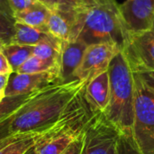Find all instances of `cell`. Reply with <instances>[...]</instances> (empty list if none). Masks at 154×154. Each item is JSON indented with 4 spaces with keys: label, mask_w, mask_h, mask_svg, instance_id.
Wrapping results in <instances>:
<instances>
[{
    "label": "cell",
    "mask_w": 154,
    "mask_h": 154,
    "mask_svg": "<svg viewBox=\"0 0 154 154\" xmlns=\"http://www.w3.org/2000/svg\"><path fill=\"white\" fill-rule=\"evenodd\" d=\"M86 84L83 80L74 79L56 83L37 91L14 115L11 132H29L53 123Z\"/></svg>",
    "instance_id": "cell-1"
},
{
    "label": "cell",
    "mask_w": 154,
    "mask_h": 154,
    "mask_svg": "<svg viewBox=\"0 0 154 154\" xmlns=\"http://www.w3.org/2000/svg\"><path fill=\"white\" fill-rule=\"evenodd\" d=\"M110 96L105 116L123 134L133 136L134 76L121 51L108 67Z\"/></svg>",
    "instance_id": "cell-2"
},
{
    "label": "cell",
    "mask_w": 154,
    "mask_h": 154,
    "mask_svg": "<svg viewBox=\"0 0 154 154\" xmlns=\"http://www.w3.org/2000/svg\"><path fill=\"white\" fill-rule=\"evenodd\" d=\"M83 18L81 29L77 40L88 46L110 42L117 45L121 51L126 45L131 32L128 31L116 0H95Z\"/></svg>",
    "instance_id": "cell-3"
},
{
    "label": "cell",
    "mask_w": 154,
    "mask_h": 154,
    "mask_svg": "<svg viewBox=\"0 0 154 154\" xmlns=\"http://www.w3.org/2000/svg\"><path fill=\"white\" fill-rule=\"evenodd\" d=\"M134 76L133 138L142 154H154V90Z\"/></svg>",
    "instance_id": "cell-4"
},
{
    "label": "cell",
    "mask_w": 154,
    "mask_h": 154,
    "mask_svg": "<svg viewBox=\"0 0 154 154\" xmlns=\"http://www.w3.org/2000/svg\"><path fill=\"white\" fill-rule=\"evenodd\" d=\"M121 134L102 112H97L84 130L79 154H118Z\"/></svg>",
    "instance_id": "cell-5"
},
{
    "label": "cell",
    "mask_w": 154,
    "mask_h": 154,
    "mask_svg": "<svg viewBox=\"0 0 154 154\" xmlns=\"http://www.w3.org/2000/svg\"><path fill=\"white\" fill-rule=\"evenodd\" d=\"M122 51L134 73L154 71V28L131 33Z\"/></svg>",
    "instance_id": "cell-6"
},
{
    "label": "cell",
    "mask_w": 154,
    "mask_h": 154,
    "mask_svg": "<svg viewBox=\"0 0 154 154\" xmlns=\"http://www.w3.org/2000/svg\"><path fill=\"white\" fill-rule=\"evenodd\" d=\"M121 49L110 42L88 45L83 59L74 73V79L88 82L108 69L113 58Z\"/></svg>",
    "instance_id": "cell-7"
},
{
    "label": "cell",
    "mask_w": 154,
    "mask_h": 154,
    "mask_svg": "<svg viewBox=\"0 0 154 154\" xmlns=\"http://www.w3.org/2000/svg\"><path fill=\"white\" fill-rule=\"evenodd\" d=\"M56 83H61V81L60 74L55 71L32 74L12 72L5 88V97H16L33 93Z\"/></svg>",
    "instance_id": "cell-8"
},
{
    "label": "cell",
    "mask_w": 154,
    "mask_h": 154,
    "mask_svg": "<svg viewBox=\"0 0 154 154\" xmlns=\"http://www.w3.org/2000/svg\"><path fill=\"white\" fill-rule=\"evenodd\" d=\"M120 11L131 33L153 28L154 0H126L120 5Z\"/></svg>",
    "instance_id": "cell-9"
},
{
    "label": "cell",
    "mask_w": 154,
    "mask_h": 154,
    "mask_svg": "<svg viewBox=\"0 0 154 154\" xmlns=\"http://www.w3.org/2000/svg\"><path fill=\"white\" fill-rule=\"evenodd\" d=\"M88 45L82 41L76 40L63 43L60 61V81L74 80V73L79 68Z\"/></svg>",
    "instance_id": "cell-10"
},
{
    "label": "cell",
    "mask_w": 154,
    "mask_h": 154,
    "mask_svg": "<svg viewBox=\"0 0 154 154\" xmlns=\"http://www.w3.org/2000/svg\"><path fill=\"white\" fill-rule=\"evenodd\" d=\"M59 118L53 123L29 132L22 133L17 138L0 149V154H24L43 137L51 134L57 127Z\"/></svg>",
    "instance_id": "cell-11"
},
{
    "label": "cell",
    "mask_w": 154,
    "mask_h": 154,
    "mask_svg": "<svg viewBox=\"0 0 154 154\" xmlns=\"http://www.w3.org/2000/svg\"><path fill=\"white\" fill-rule=\"evenodd\" d=\"M85 95L97 112H105L110 96L109 75L107 70L99 74L86 84Z\"/></svg>",
    "instance_id": "cell-12"
},
{
    "label": "cell",
    "mask_w": 154,
    "mask_h": 154,
    "mask_svg": "<svg viewBox=\"0 0 154 154\" xmlns=\"http://www.w3.org/2000/svg\"><path fill=\"white\" fill-rule=\"evenodd\" d=\"M62 42H63L54 37L52 34H51L46 31L16 22L15 33L11 43L35 46L41 43L59 44Z\"/></svg>",
    "instance_id": "cell-13"
},
{
    "label": "cell",
    "mask_w": 154,
    "mask_h": 154,
    "mask_svg": "<svg viewBox=\"0 0 154 154\" xmlns=\"http://www.w3.org/2000/svg\"><path fill=\"white\" fill-rule=\"evenodd\" d=\"M51 12V10L48 6L36 1L25 10L15 13L14 15L16 22L48 32L47 22Z\"/></svg>",
    "instance_id": "cell-14"
},
{
    "label": "cell",
    "mask_w": 154,
    "mask_h": 154,
    "mask_svg": "<svg viewBox=\"0 0 154 154\" xmlns=\"http://www.w3.org/2000/svg\"><path fill=\"white\" fill-rule=\"evenodd\" d=\"M16 20L7 0H0V39L9 44L15 33Z\"/></svg>",
    "instance_id": "cell-15"
},
{
    "label": "cell",
    "mask_w": 154,
    "mask_h": 154,
    "mask_svg": "<svg viewBox=\"0 0 154 154\" xmlns=\"http://www.w3.org/2000/svg\"><path fill=\"white\" fill-rule=\"evenodd\" d=\"M32 51L33 46L9 43L3 48L2 53L8 60L13 72H16L18 69L32 55Z\"/></svg>",
    "instance_id": "cell-16"
},
{
    "label": "cell",
    "mask_w": 154,
    "mask_h": 154,
    "mask_svg": "<svg viewBox=\"0 0 154 154\" xmlns=\"http://www.w3.org/2000/svg\"><path fill=\"white\" fill-rule=\"evenodd\" d=\"M45 71H55L60 74V65L56 62L42 60L36 56L32 55L19 69L16 72L32 74L41 73ZM62 83V82H61Z\"/></svg>",
    "instance_id": "cell-17"
},
{
    "label": "cell",
    "mask_w": 154,
    "mask_h": 154,
    "mask_svg": "<svg viewBox=\"0 0 154 154\" xmlns=\"http://www.w3.org/2000/svg\"><path fill=\"white\" fill-rule=\"evenodd\" d=\"M36 92L16 97H5L0 101V122L15 114L34 96Z\"/></svg>",
    "instance_id": "cell-18"
},
{
    "label": "cell",
    "mask_w": 154,
    "mask_h": 154,
    "mask_svg": "<svg viewBox=\"0 0 154 154\" xmlns=\"http://www.w3.org/2000/svg\"><path fill=\"white\" fill-rule=\"evenodd\" d=\"M14 115L0 122V149L17 138L22 133H12L11 124L14 118Z\"/></svg>",
    "instance_id": "cell-19"
},
{
    "label": "cell",
    "mask_w": 154,
    "mask_h": 154,
    "mask_svg": "<svg viewBox=\"0 0 154 154\" xmlns=\"http://www.w3.org/2000/svg\"><path fill=\"white\" fill-rule=\"evenodd\" d=\"M118 154H142L133 136L121 134L118 143Z\"/></svg>",
    "instance_id": "cell-20"
},
{
    "label": "cell",
    "mask_w": 154,
    "mask_h": 154,
    "mask_svg": "<svg viewBox=\"0 0 154 154\" xmlns=\"http://www.w3.org/2000/svg\"><path fill=\"white\" fill-rule=\"evenodd\" d=\"M95 3V0H60L59 7H66L77 12H87Z\"/></svg>",
    "instance_id": "cell-21"
},
{
    "label": "cell",
    "mask_w": 154,
    "mask_h": 154,
    "mask_svg": "<svg viewBox=\"0 0 154 154\" xmlns=\"http://www.w3.org/2000/svg\"><path fill=\"white\" fill-rule=\"evenodd\" d=\"M14 14L22 12L32 5L36 0H7Z\"/></svg>",
    "instance_id": "cell-22"
},
{
    "label": "cell",
    "mask_w": 154,
    "mask_h": 154,
    "mask_svg": "<svg viewBox=\"0 0 154 154\" xmlns=\"http://www.w3.org/2000/svg\"><path fill=\"white\" fill-rule=\"evenodd\" d=\"M13 72V69L6 60L5 56L0 51V75H10Z\"/></svg>",
    "instance_id": "cell-23"
},
{
    "label": "cell",
    "mask_w": 154,
    "mask_h": 154,
    "mask_svg": "<svg viewBox=\"0 0 154 154\" xmlns=\"http://www.w3.org/2000/svg\"><path fill=\"white\" fill-rule=\"evenodd\" d=\"M82 147V136L75 141L64 152L61 154H79Z\"/></svg>",
    "instance_id": "cell-24"
},
{
    "label": "cell",
    "mask_w": 154,
    "mask_h": 154,
    "mask_svg": "<svg viewBox=\"0 0 154 154\" xmlns=\"http://www.w3.org/2000/svg\"><path fill=\"white\" fill-rule=\"evenodd\" d=\"M137 74H139L140 77L143 79V81L154 90V71L143 72V73H137Z\"/></svg>",
    "instance_id": "cell-25"
},
{
    "label": "cell",
    "mask_w": 154,
    "mask_h": 154,
    "mask_svg": "<svg viewBox=\"0 0 154 154\" xmlns=\"http://www.w3.org/2000/svg\"><path fill=\"white\" fill-rule=\"evenodd\" d=\"M9 75H0V90H5L7 82H8Z\"/></svg>",
    "instance_id": "cell-26"
},
{
    "label": "cell",
    "mask_w": 154,
    "mask_h": 154,
    "mask_svg": "<svg viewBox=\"0 0 154 154\" xmlns=\"http://www.w3.org/2000/svg\"><path fill=\"white\" fill-rule=\"evenodd\" d=\"M36 1L42 3L43 5H45L46 6H48L51 10H53V9H54V6H53V5H52L51 0H36Z\"/></svg>",
    "instance_id": "cell-27"
},
{
    "label": "cell",
    "mask_w": 154,
    "mask_h": 154,
    "mask_svg": "<svg viewBox=\"0 0 154 154\" xmlns=\"http://www.w3.org/2000/svg\"><path fill=\"white\" fill-rule=\"evenodd\" d=\"M51 2H52V5L54 6V9H57L60 5V0H51Z\"/></svg>",
    "instance_id": "cell-28"
},
{
    "label": "cell",
    "mask_w": 154,
    "mask_h": 154,
    "mask_svg": "<svg viewBox=\"0 0 154 154\" xmlns=\"http://www.w3.org/2000/svg\"><path fill=\"white\" fill-rule=\"evenodd\" d=\"M24 154H37L36 153V151H35V146L32 147L30 150H28Z\"/></svg>",
    "instance_id": "cell-29"
},
{
    "label": "cell",
    "mask_w": 154,
    "mask_h": 154,
    "mask_svg": "<svg viewBox=\"0 0 154 154\" xmlns=\"http://www.w3.org/2000/svg\"><path fill=\"white\" fill-rule=\"evenodd\" d=\"M5 45H6V44H5V42H4L1 40V39H0V51H2L3 48H4Z\"/></svg>",
    "instance_id": "cell-30"
},
{
    "label": "cell",
    "mask_w": 154,
    "mask_h": 154,
    "mask_svg": "<svg viewBox=\"0 0 154 154\" xmlns=\"http://www.w3.org/2000/svg\"><path fill=\"white\" fill-rule=\"evenodd\" d=\"M5 97V90H0V101Z\"/></svg>",
    "instance_id": "cell-31"
},
{
    "label": "cell",
    "mask_w": 154,
    "mask_h": 154,
    "mask_svg": "<svg viewBox=\"0 0 154 154\" xmlns=\"http://www.w3.org/2000/svg\"><path fill=\"white\" fill-rule=\"evenodd\" d=\"M153 28H154V23H153Z\"/></svg>",
    "instance_id": "cell-32"
}]
</instances>
